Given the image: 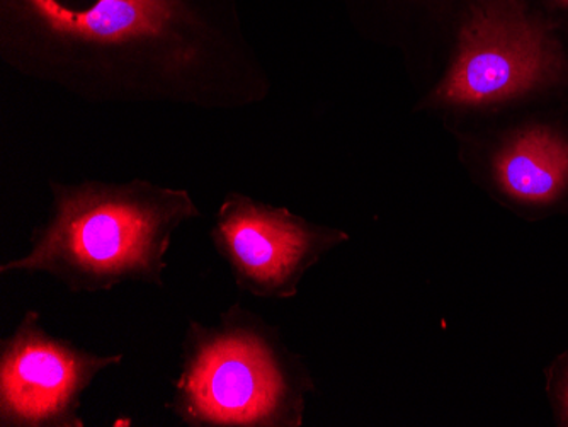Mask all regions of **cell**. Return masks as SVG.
I'll return each instance as SVG.
<instances>
[{
	"mask_svg": "<svg viewBox=\"0 0 568 427\" xmlns=\"http://www.w3.org/2000/svg\"><path fill=\"white\" fill-rule=\"evenodd\" d=\"M37 12L55 33L102 47L159 37L172 18L168 0H95L77 11L47 4Z\"/></svg>",
	"mask_w": 568,
	"mask_h": 427,
	"instance_id": "obj_7",
	"label": "cell"
},
{
	"mask_svg": "<svg viewBox=\"0 0 568 427\" xmlns=\"http://www.w3.org/2000/svg\"><path fill=\"white\" fill-rule=\"evenodd\" d=\"M308 384L277 334L234 305L187 325L169 409L191 427L300 426Z\"/></svg>",
	"mask_w": 568,
	"mask_h": 427,
	"instance_id": "obj_2",
	"label": "cell"
},
{
	"mask_svg": "<svg viewBox=\"0 0 568 427\" xmlns=\"http://www.w3.org/2000/svg\"><path fill=\"white\" fill-rule=\"evenodd\" d=\"M123 358L121 353L99 355L53 336L40 312L26 311L0 343V426L84 427L85 392Z\"/></svg>",
	"mask_w": 568,
	"mask_h": 427,
	"instance_id": "obj_3",
	"label": "cell"
},
{
	"mask_svg": "<svg viewBox=\"0 0 568 427\" xmlns=\"http://www.w3.org/2000/svg\"><path fill=\"white\" fill-rule=\"evenodd\" d=\"M504 194L525 209H554L568 196V140L547 126L507 140L494 164Z\"/></svg>",
	"mask_w": 568,
	"mask_h": 427,
	"instance_id": "obj_6",
	"label": "cell"
},
{
	"mask_svg": "<svg viewBox=\"0 0 568 427\" xmlns=\"http://www.w3.org/2000/svg\"><path fill=\"white\" fill-rule=\"evenodd\" d=\"M210 237L242 292L261 298H292L306 271L349 235L315 225L286 209L229 193L213 218Z\"/></svg>",
	"mask_w": 568,
	"mask_h": 427,
	"instance_id": "obj_4",
	"label": "cell"
},
{
	"mask_svg": "<svg viewBox=\"0 0 568 427\" xmlns=\"http://www.w3.org/2000/svg\"><path fill=\"white\" fill-rule=\"evenodd\" d=\"M568 65L557 41L513 4L485 6L462 37L458 59L434 99L493 104L558 84Z\"/></svg>",
	"mask_w": 568,
	"mask_h": 427,
	"instance_id": "obj_5",
	"label": "cell"
},
{
	"mask_svg": "<svg viewBox=\"0 0 568 427\" xmlns=\"http://www.w3.org/2000/svg\"><path fill=\"white\" fill-rule=\"evenodd\" d=\"M558 2H560V4L567 6L568 8V0H558Z\"/></svg>",
	"mask_w": 568,
	"mask_h": 427,
	"instance_id": "obj_9",
	"label": "cell"
},
{
	"mask_svg": "<svg viewBox=\"0 0 568 427\" xmlns=\"http://www.w3.org/2000/svg\"><path fill=\"white\" fill-rule=\"evenodd\" d=\"M50 215L31 232L30 251L0 274H47L72 293L110 292L124 283L165 285L172 237L200 216L187 191L128 184L51 186Z\"/></svg>",
	"mask_w": 568,
	"mask_h": 427,
	"instance_id": "obj_1",
	"label": "cell"
},
{
	"mask_svg": "<svg viewBox=\"0 0 568 427\" xmlns=\"http://www.w3.org/2000/svg\"><path fill=\"white\" fill-rule=\"evenodd\" d=\"M551 398L558 410L560 423L568 426V355L561 356L550 368L548 378Z\"/></svg>",
	"mask_w": 568,
	"mask_h": 427,
	"instance_id": "obj_8",
	"label": "cell"
}]
</instances>
